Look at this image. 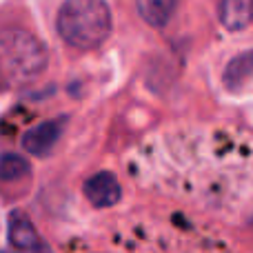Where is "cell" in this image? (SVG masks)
Segmentation results:
<instances>
[{
  "mask_svg": "<svg viewBox=\"0 0 253 253\" xmlns=\"http://www.w3.org/2000/svg\"><path fill=\"white\" fill-rule=\"evenodd\" d=\"M67 118H56V120H47V123L36 125L34 129H29L22 135V147L34 156H44L49 153L56 142L60 140L62 129H65Z\"/></svg>",
  "mask_w": 253,
  "mask_h": 253,
  "instance_id": "277c9868",
  "label": "cell"
},
{
  "mask_svg": "<svg viewBox=\"0 0 253 253\" xmlns=\"http://www.w3.org/2000/svg\"><path fill=\"white\" fill-rule=\"evenodd\" d=\"M47 67V51L36 36L25 29L0 31V71L13 80H31Z\"/></svg>",
  "mask_w": 253,
  "mask_h": 253,
  "instance_id": "7a4b0ae2",
  "label": "cell"
},
{
  "mask_svg": "<svg viewBox=\"0 0 253 253\" xmlns=\"http://www.w3.org/2000/svg\"><path fill=\"white\" fill-rule=\"evenodd\" d=\"M29 173V162L22 156L16 153H4L0 156V180L4 182H13V180H20Z\"/></svg>",
  "mask_w": 253,
  "mask_h": 253,
  "instance_id": "9c48e42d",
  "label": "cell"
},
{
  "mask_svg": "<svg viewBox=\"0 0 253 253\" xmlns=\"http://www.w3.org/2000/svg\"><path fill=\"white\" fill-rule=\"evenodd\" d=\"M218 18L229 31L247 29L253 22V0H220Z\"/></svg>",
  "mask_w": 253,
  "mask_h": 253,
  "instance_id": "52a82bcc",
  "label": "cell"
},
{
  "mask_svg": "<svg viewBox=\"0 0 253 253\" xmlns=\"http://www.w3.org/2000/svg\"><path fill=\"white\" fill-rule=\"evenodd\" d=\"M222 83L229 91H240L253 83V49L233 56L222 71Z\"/></svg>",
  "mask_w": 253,
  "mask_h": 253,
  "instance_id": "5b68a950",
  "label": "cell"
},
{
  "mask_svg": "<svg viewBox=\"0 0 253 253\" xmlns=\"http://www.w3.org/2000/svg\"><path fill=\"white\" fill-rule=\"evenodd\" d=\"M83 191H84V198L93 207H98V209H107V207L118 205L120 196H123L118 178L111 171H98L96 175H91L84 182Z\"/></svg>",
  "mask_w": 253,
  "mask_h": 253,
  "instance_id": "3957f363",
  "label": "cell"
},
{
  "mask_svg": "<svg viewBox=\"0 0 253 253\" xmlns=\"http://www.w3.org/2000/svg\"><path fill=\"white\" fill-rule=\"evenodd\" d=\"M9 242H11V247L22 249V251L44 249L36 227L31 224V220L27 218L25 213H20V211L11 213V218H9Z\"/></svg>",
  "mask_w": 253,
  "mask_h": 253,
  "instance_id": "8992f818",
  "label": "cell"
},
{
  "mask_svg": "<svg viewBox=\"0 0 253 253\" xmlns=\"http://www.w3.org/2000/svg\"><path fill=\"white\" fill-rule=\"evenodd\" d=\"M58 34L76 49H96L111 34V11L105 0H65L58 11Z\"/></svg>",
  "mask_w": 253,
  "mask_h": 253,
  "instance_id": "6da1fadb",
  "label": "cell"
},
{
  "mask_svg": "<svg viewBox=\"0 0 253 253\" xmlns=\"http://www.w3.org/2000/svg\"><path fill=\"white\" fill-rule=\"evenodd\" d=\"M178 0H135L138 13L149 27H165L169 22V18L173 16Z\"/></svg>",
  "mask_w": 253,
  "mask_h": 253,
  "instance_id": "ba28073f",
  "label": "cell"
}]
</instances>
